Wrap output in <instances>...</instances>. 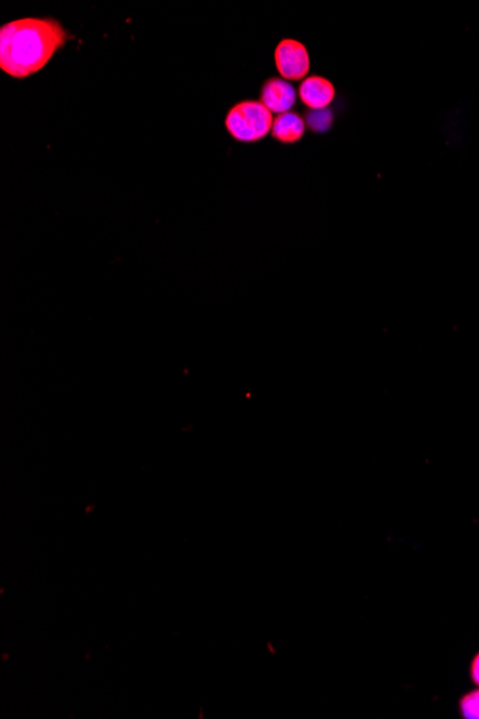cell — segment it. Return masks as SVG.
Returning a JSON list of instances; mask_svg holds the SVG:
<instances>
[{
  "instance_id": "cell-9",
  "label": "cell",
  "mask_w": 479,
  "mask_h": 719,
  "mask_svg": "<svg viewBox=\"0 0 479 719\" xmlns=\"http://www.w3.org/2000/svg\"><path fill=\"white\" fill-rule=\"evenodd\" d=\"M471 675H473L474 682L479 686V654L474 659L473 666H471Z\"/></svg>"
},
{
  "instance_id": "cell-6",
  "label": "cell",
  "mask_w": 479,
  "mask_h": 719,
  "mask_svg": "<svg viewBox=\"0 0 479 719\" xmlns=\"http://www.w3.org/2000/svg\"><path fill=\"white\" fill-rule=\"evenodd\" d=\"M306 121L298 112H285L274 118L271 137L281 144H296L305 137Z\"/></svg>"
},
{
  "instance_id": "cell-2",
  "label": "cell",
  "mask_w": 479,
  "mask_h": 719,
  "mask_svg": "<svg viewBox=\"0 0 479 719\" xmlns=\"http://www.w3.org/2000/svg\"><path fill=\"white\" fill-rule=\"evenodd\" d=\"M273 114L260 101H241L227 114V131L239 142H257L270 134Z\"/></svg>"
},
{
  "instance_id": "cell-4",
  "label": "cell",
  "mask_w": 479,
  "mask_h": 719,
  "mask_svg": "<svg viewBox=\"0 0 479 719\" xmlns=\"http://www.w3.org/2000/svg\"><path fill=\"white\" fill-rule=\"evenodd\" d=\"M298 93L295 86L283 78H270L260 90V102L271 114H285L295 107Z\"/></svg>"
},
{
  "instance_id": "cell-7",
  "label": "cell",
  "mask_w": 479,
  "mask_h": 719,
  "mask_svg": "<svg viewBox=\"0 0 479 719\" xmlns=\"http://www.w3.org/2000/svg\"><path fill=\"white\" fill-rule=\"evenodd\" d=\"M306 125L315 134H325L335 122V112L330 108L306 111Z\"/></svg>"
},
{
  "instance_id": "cell-1",
  "label": "cell",
  "mask_w": 479,
  "mask_h": 719,
  "mask_svg": "<svg viewBox=\"0 0 479 719\" xmlns=\"http://www.w3.org/2000/svg\"><path fill=\"white\" fill-rule=\"evenodd\" d=\"M69 41V34L54 17H24L0 29V68L24 80L48 65Z\"/></svg>"
},
{
  "instance_id": "cell-8",
  "label": "cell",
  "mask_w": 479,
  "mask_h": 719,
  "mask_svg": "<svg viewBox=\"0 0 479 719\" xmlns=\"http://www.w3.org/2000/svg\"><path fill=\"white\" fill-rule=\"evenodd\" d=\"M461 711L464 718L479 719V689L461 699Z\"/></svg>"
},
{
  "instance_id": "cell-5",
  "label": "cell",
  "mask_w": 479,
  "mask_h": 719,
  "mask_svg": "<svg viewBox=\"0 0 479 719\" xmlns=\"http://www.w3.org/2000/svg\"><path fill=\"white\" fill-rule=\"evenodd\" d=\"M335 97V85L325 76H308L298 86V98L308 110L329 108Z\"/></svg>"
},
{
  "instance_id": "cell-3",
  "label": "cell",
  "mask_w": 479,
  "mask_h": 719,
  "mask_svg": "<svg viewBox=\"0 0 479 719\" xmlns=\"http://www.w3.org/2000/svg\"><path fill=\"white\" fill-rule=\"evenodd\" d=\"M276 68L286 81H301L310 73L308 48L296 39H283L274 51Z\"/></svg>"
}]
</instances>
